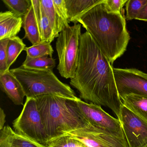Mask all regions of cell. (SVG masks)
Segmentation results:
<instances>
[{"label": "cell", "mask_w": 147, "mask_h": 147, "mask_svg": "<svg viewBox=\"0 0 147 147\" xmlns=\"http://www.w3.org/2000/svg\"><path fill=\"white\" fill-rule=\"evenodd\" d=\"M79 49L78 66L70 85L81 99L110 108L118 119L123 103L111 64L88 32L82 34Z\"/></svg>", "instance_id": "cell-1"}, {"label": "cell", "mask_w": 147, "mask_h": 147, "mask_svg": "<svg viewBox=\"0 0 147 147\" xmlns=\"http://www.w3.org/2000/svg\"><path fill=\"white\" fill-rule=\"evenodd\" d=\"M105 1L79 17L75 24L86 29L112 64L126 51L130 36L125 18L120 13L110 11Z\"/></svg>", "instance_id": "cell-2"}, {"label": "cell", "mask_w": 147, "mask_h": 147, "mask_svg": "<svg viewBox=\"0 0 147 147\" xmlns=\"http://www.w3.org/2000/svg\"><path fill=\"white\" fill-rule=\"evenodd\" d=\"M35 98L49 142L89 123L77 105L79 98L74 99L53 94Z\"/></svg>", "instance_id": "cell-3"}, {"label": "cell", "mask_w": 147, "mask_h": 147, "mask_svg": "<svg viewBox=\"0 0 147 147\" xmlns=\"http://www.w3.org/2000/svg\"><path fill=\"white\" fill-rule=\"evenodd\" d=\"M21 83L26 98L53 94L77 99L74 91L58 79L53 70H34L22 66L10 69Z\"/></svg>", "instance_id": "cell-4"}, {"label": "cell", "mask_w": 147, "mask_h": 147, "mask_svg": "<svg viewBox=\"0 0 147 147\" xmlns=\"http://www.w3.org/2000/svg\"><path fill=\"white\" fill-rule=\"evenodd\" d=\"M81 24H74L66 27L59 33L56 42L59 59L57 69L62 77H74L78 66Z\"/></svg>", "instance_id": "cell-5"}, {"label": "cell", "mask_w": 147, "mask_h": 147, "mask_svg": "<svg viewBox=\"0 0 147 147\" xmlns=\"http://www.w3.org/2000/svg\"><path fill=\"white\" fill-rule=\"evenodd\" d=\"M16 132L42 144L49 142L36 98H26L23 110L13 123Z\"/></svg>", "instance_id": "cell-6"}, {"label": "cell", "mask_w": 147, "mask_h": 147, "mask_svg": "<svg viewBox=\"0 0 147 147\" xmlns=\"http://www.w3.org/2000/svg\"><path fill=\"white\" fill-rule=\"evenodd\" d=\"M80 111L90 124L118 137L125 138L118 119L105 111L100 106L82 101L76 100Z\"/></svg>", "instance_id": "cell-7"}, {"label": "cell", "mask_w": 147, "mask_h": 147, "mask_svg": "<svg viewBox=\"0 0 147 147\" xmlns=\"http://www.w3.org/2000/svg\"><path fill=\"white\" fill-rule=\"evenodd\" d=\"M118 119L129 147H146L147 122L122 105Z\"/></svg>", "instance_id": "cell-8"}, {"label": "cell", "mask_w": 147, "mask_h": 147, "mask_svg": "<svg viewBox=\"0 0 147 147\" xmlns=\"http://www.w3.org/2000/svg\"><path fill=\"white\" fill-rule=\"evenodd\" d=\"M120 98L129 94L147 97V74L136 69L113 68Z\"/></svg>", "instance_id": "cell-9"}, {"label": "cell", "mask_w": 147, "mask_h": 147, "mask_svg": "<svg viewBox=\"0 0 147 147\" xmlns=\"http://www.w3.org/2000/svg\"><path fill=\"white\" fill-rule=\"evenodd\" d=\"M67 134L87 147H129L125 138L115 136L89 123Z\"/></svg>", "instance_id": "cell-10"}, {"label": "cell", "mask_w": 147, "mask_h": 147, "mask_svg": "<svg viewBox=\"0 0 147 147\" xmlns=\"http://www.w3.org/2000/svg\"><path fill=\"white\" fill-rule=\"evenodd\" d=\"M0 147H48L45 144L19 134L9 125L0 131Z\"/></svg>", "instance_id": "cell-11"}, {"label": "cell", "mask_w": 147, "mask_h": 147, "mask_svg": "<svg viewBox=\"0 0 147 147\" xmlns=\"http://www.w3.org/2000/svg\"><path fill=\"white\" fill-rule=\"evenodd\" d=\"M0 86L2 92L17 105H23L25 96L23 87L19 81L10 71L0 74Z\"/></svg>", "instance_id": "cell-12"}, {"label": "cell", "mask_w": 147, "mask_h": 147, "mask_svg": "<svg viewBox=\"0 0 147 147\" xmlns=\"http://www.w3.org/2000/svg\"><path fill=\"white\" fill-rule=\"evenodd\" d=\"M23 18L11 11L0 13V41L17 36L23 27Z\"/></svg>", "instance_id": "cell-13"}, {"label": "cell", "mask_w": 147, "mask_h": 147, "mask_svg": "<svg viewBox=\"0 0 147 147\" xmlns=\"http://www.w3.org/2000/svg\"><path fill=\"white\" fill-rule=\"evenodd\" d=\"M40 32L41 41L51 43L56 38L55 31L44 12L40 0H31Z\"/></svg>", "instance_id": "cell-14"}, {"label": "cell", "mask_w": 147, "mask_h": 147, "mask_svg": "<svg viewBox=\"0 0 147 147\" xmlns=\"http://www.w3.org/2000/svg\"><path fill=\"white\" fill-rule=\"evenodd\" d=\"M65 1L69 21L75 24L79 17L103 0H65Z\"/></svg>", "instance_id": "cell-15"}, {"label": "cell", "mask_w": 147, "mask_h": 147, "mask_svg": "<svg viewBox=\"0 0 147 147\" xmlns=\"http://www.w3.org/2000/svg\"><path fill=\"white\" fill-rule=\"evenodd\" d=\"M23 27L25 32L24 39L27 38L32 45L41 42L39 28L32 4L28 13L23 18Z\"/></svg>", "instance_id": "cell-16"}, {"label": "cell", "mask_w": 147, "mask_h": 147, "mask_svg": "<svg viewBox=\"0 0 147 147\" xmlns=\"http://www.w3.org/2000/svg\"><path fill=\"white\" fill-rule=\"evenodd\" d=\"M124 106L147 122V97L129 94L121 98Z\"/></svg>", "instance_id": "cell-17"}, {"label": "cell", "mask_w": 147, "mask_h": 147, "mask_svg": "<svg viewBox=\"0 0 147 147\" xmlns=\"http://www.w3.org/2000/svg\"><path fill=\"white\" fill-rule=\"evenodd\" d=\"M56 65V60L50 56L32 58L26 56L21 66L34 70H53Z\"/></svg>", "instance_id": "cell-18"}, {"label": "cell", "mask_w": 147, "mask_h": 147, "mask_svg": "<svg viewBox=\"0 0 147 147\" xmlns=\"http://www.w3.org/2000/svg\"><path fill=\"white\" fill-rule=\"evenodd\" d=\"M40 1L42 8L54 29L56 38H57L63 28L56 12L53 0H40Z\"/></svg>", "instance_id": "cell-19"}, {"label": "cell", "mask_w": 147, "mask_h": 147, "mask_svg": "<svg viewBox=\"0 0 147 147\" xmlns=\"http://www.w3.org/2000/svg\"><path fill=\"white\" fill-rule=\"evenodd\" d=\"M26 45L23 40L17 36L9 39L7 47V67L10 70L12 64L15 62L17 58L25 49Z\"/></svg>", "instance_id": "cell-20"}, {"label": "cell", "mask_w": 147, "mask_h": 147, "mask_svg": "<svg viewBox=\"0 0 147 147\" xmlns=\"http://www.w3.org/2000/svg\"><path fill=\"white\" fill-rule=\"evenodd\" d=\"M27 56L36 58L45 56L52 57L54 50L49 43L41 41L39 43L29 47H26L24 49Z\"/></svg>", "instance_id": "cell-21"}, {"label": "cell", "mask_w": 147, "mask_h": 147, "mask_svg": "<svg viewBox=\"0 0 147 147\" xmlns=\"http://www.w3.org/2000/svg\"><path fill=\"white\" fill-rule=\"evenodd\" d=\"M9 11L20 17H24L31 6V0H2Z\"/></svg>", "instance_id": "cell-22"}, {"label": "cell", "mask_w": 147, "mask_h": 147, "mask_svg": "<svg viewBox=\"0 0 147 147\" xmlns=\"http://www.w3.org/2000/svg\"><path fill=\"white\" fill-rule=\"evenodd\" d=\"M48 147H87L80 141L69 134H65L48 142Z\"/></svg>", "instance_id": "cell-23"}, {"label": "cell", "mask_w": 147, "mask_h": 147, "mask_svg": "<svg viewBox=\"0 0 147 147\" xmlns=\"http://www.w3.org/2000/svg\"><path fill=\"white\" fill-rule=\"evenodd\" d=\"M147 0H128L125 4V19L131 20L136 19Z\"/></svg>", "instance_id": "cell-24"}, {"label": "cell", "mask_w": 147, "mask_h": 147, "mask_svg": "<svg viewBox=\"0 0 147 147\" xmlns=\"http://www.w3.org/2000/svg\"><path fill=\"white\" fill-rule=\"evenodd\" d=\"M56 12L63 29L69 26L67 9L65 0H53Z\"/></svg>", "instance_id": "cell-25"}, {"label": "cell", "mask_w": 147, "mask_h": 147, "mask_svg": "<svg viewBox=\"0 0 147 147\" xmlns=\"http://www.w3.org/2000/svg\"><path fill=\"white\" fill-rule=\"evenodd\" d=\"M9 39L0 41V74L8 70L7 67V47Z\"/></svg>", "instance_id": "cell-26"}, {"label": "cell", "mask_w": 147, "mask_h": 147, "mask_svg": "<svg viewBox=\"0 0 147 147\" xmlns=\"http://www.w3.org/2000/svg\"><path fill=\"white\" fill-rule=\"evenodd\" d=\"M127 0H105L107 8L111 11L121 13L122 8Z\"/></svg>", "instance_id": "cell-27"}, {"label": "cell", "mask_w": 147, "mask_h": 147, "mask_svg": "<svg viewBox=\"0 0 147 147\" xmlns=\"http://www.w3.org/2000/svg\"><path fill=\"white\" fill-rule=\"evenodd\" d=\"M136 20L147 22V2L140 11Z\"/></svg>", "instance_id": "cell-28"}, {"label": "cell", "mask_w": 147, "mask_h": 147, "mask_svg": "<svg viewBox=\"0 0 147 147\" xmlns=\"http://www.w3.org/2000/svg\"><path fill=\"white\" fill-rule=\"evenodd\" d=\"M6 122V114L4 110L0 108V130L5 127Z\"/></svg>", "instance_id": "cell-29"}, {"label": "cell", "mask_w": 147, "mask_h": 147, "mask_svg": "<svg viewBox=\"0 0 147 147\" xmlns=\"http://www.w3.org/2000/svg\"><path fill=\"white\" fill-rule=\"evenodd\" d=\"M146 147H147V146H146Z\"/></svg>", "instance_id": "cell-30"}]
</instances>
